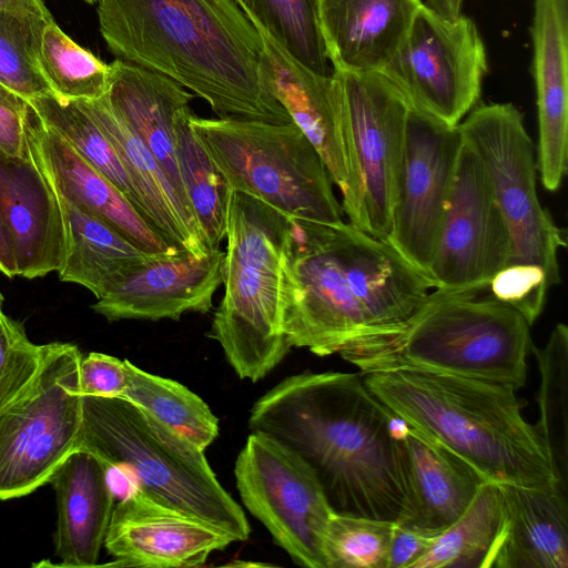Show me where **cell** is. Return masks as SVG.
<instances>
[{
	"label": "cell",
	"instance_id": "44",
	"mask_svg": "<svg viewBox=\"0 0 568 568\" xmlns=\"http://www.w3.org/2000/svg\"><path fill=\"white\" fill-rule=\"evenodd\" d=\"M464 0H426L425 6L446 19H457L462 13Z\"/></svg>",
	"mask_w": 568,
	"mask_h": 568
},
{
	"label": "cell",
	"instance_id": "8",
	"mask_svg": "<svg viewBox=\"0 0 568 568\" xmlns=\"http://www.w3.org/2000/svg\"><path fill=\"white\" fill-rule=\"evenodd\" d=\"M190 123L232 192L260 200L288 219L343 221L326 165L294 122L192 113Z\"/></svg>",
	"mask_w": 568,
	"mask_h": 568
},
{
	"label": "cell",
	"instance_id": "36",
	"mask_svg": "<svg viewBox=\"0 0 568 568\" xmlns=\"http://www.w3.org/2000/svg\"><path fill=\"white\" fill-rule=\"evenodd\" d=\"M50 11L0 10V85L27 100L51 93L39 64Z\"/></svg>",
	"mask_w": 568,
	"mask_h": 568
},
{
	"label": "cell",
	"instance_id": "38",
	"mask_svg": "<svg viewBox=\"0 0 568 568\" xmlns=\"http://www.w3.org/2000/svg\"><path fill=\"white\" fill-rule=\"evenodd\" d=\"M47 344L32 343L22 323L0 316V412L19 399L42 367Z\"/></svg>",
	"mask_w": 568,
	"mask_h": 568
},
{
	"label": "cell",
	"instance_id": "47",
	"mask_svg": "<svg viewBox=\"0 0 568 568\" xmlns=\"http://www.w3.org/2000/svg\"><path fill=\"white\" fill-rule=\"evenodd\" d=\"M85 1H87V2L92 3V2H94V1H97V0H85Z\"/></svg>",
	"mask_w": 568,
	"mask_h": 568
},
{
	"label": "cell",
	"instance_id": "34",
	"mask_svg": "<svg viewBox=\"0 0 568 568\" xmlns=\"http://www.w3.org/2000/svg\"><path fill=\"white\" fill-rule=\"evenodd\" d=\"M28 101L49 129L109 179L135 206L131 182L116 151L81 101L62 99L52 92Z\"/></svg>",
	"mask_w": 568,
	"mask_h": 568
},
{
	"label": "cell",
	"instance_id": "20",
	"mask_svg": "<svg viewBox=\"0 0 568 568\" xmlns=\"http://www.w3.org/2000/svg\"><path fill=\"white\" fill-rule=\"evenodd\" d=\"M110 69L106 101L154 156L187 226L205 242L181 180L173 129L176 112L190 105L194 94L162 74L121 59L110 63Z\"/></svg>",
	"mask_w": 568,
	"mask_h": 568
},
{
	"label": "cell",
	"instance_id": "39",
	"mask_svg": "<svg viewBox=\"0 0 568 568\" xmlns=\"http://www.w3.org/2000/svg\"><path fill=\"white\" fill-rule=\"evenodd\" d=\"M549 286L540 266L510 264L493 277L487 290L493 297L516 310L532 325L542 312Z\"/></svg>",
	"mask_w": 568,
	"mask_h": 568
},
{
	"label": "cell",
	"instance_id": "10",
	"mask_svg": "<svg viewBox=\"0 0 568 568\" xmlns=\"http://www.w3.org/2000/svg\"><path fill=\"white\" fill-rule=\"evenodd\" d=\"M81 357L71 343L47 344L32 386L0 412V500L23 497L49 483L77 449L82 422Z\"/></svg>",
	"mask_w": 568,
	"mask_h": 568
},
{
	"label": "cell",
	"instance_id": "13",
	"mask_svg": "<svg viewBox=\"0 0 568 568\" xmlns=\"http://www.w3.org/2000/svg\"><path fill=\"white\" fill-rule=\"evenodd\" d=\"M234 475L245 508L293 562L326 568L323 541L335 511L312 468L280 442L252 432Z\"/></svg>",
	"mask_w": 568,
	"mask_h": 568
},
{
	"label": "cell",
	"instance_id": "41",
	"mask_svg": "<svg viewBox=\"0 0 568 568\" xmlns=\"http://www.w3.org/2000/svg\"><path fill=\"white\" fill-rule=\"evenodd\" d=\"M31 104L14 91L0 85V153L14 159L30 155L27 124Z\"/></svg>",
	"mask_w": 568,
	"mask_h": 568
},
{
	"label": "cell",
	"instance_id": "28",
	"mask_svg": "<svg viewBox=\"0 0 568 568\" xmlns=\"http://www.w3.org/2000/svg\"><path fill=\"white\" fill-rule=\"evenodd\" d=\"M54 192L63 227V256L57 271L60 281L81 285L98 300L158 256L144 253L109 224Z\"/></svg>",
	"mask_w": 568,
	"mask_h": 568
},
{
	"label": "cell",
	"instance_id": "30",
	"mask_svg": "<svg viewBox=\"0 0 568 568\" xmlns=\"http://www.w3.org/2000/svg\"><path fill=\"white\" fill-rule=\"evenodd\" d=\"M504 511L501 486L485 481L466 510L436 538L413 568H481Z\"/></svg>",
	"mask_w": 568,
	"mask_h": 568
},
{
	"label": "cell",
	"instance_id": "4",
	"mask_svg": "<svg viewBox=\"0 0 568 568\" xmlns=\"http://www.w3.org/2000/svg\"><path fill=\"white\" fill-rule=\"evenodd\" d=\"M363 377L379 402L485 481L524 488L560 485L539 432L521 414L515 387L414 371Z\"/></svg>",
	"mask_w": 568,
	"mask_h": 568
},
{
	"label": "cell",
	"instance_id": "42",
	"mask_svg": "<svg viewBox=\"0 0 568 568\" xmlns=\"http://www.w3.org/2000/svg\"><path fill=\"white\" fill-rule=\"evenodd\" d=\"M438 535L394 521L387 568H413L432 548Z\"/></svg>",
	"mask_w": 568,
	"mask_h": 568
},
{
	"label": "cell",
	"instance_id": "1",
	"mask_svg": "<svg viewBox=\"0 0 568 568\" xmlns=\"http://www.w3.org/2000/svg\"><path fill=\"white\" fill-rule=\"evenodd\" d=\"M282 250L283 331L317 356L399 331L435 283L387 241L344 220L288 219Z\"/></svg>",
	"mask_w": 568,
	"mask_h": 568
},
{
	"label": "cell",
	"instance_id": "31",
	"mask_svg": "<svg viewBox=\"0 0 568 568\" xmlns=\"http://www.w3.org/2000/svg\"><path fill=\"white\" fill-rule=\"evenodd\" d=\"M128 386L121 397L205 450L219 435V419L205 402L176 381L148 373L126 359Z\"/></svg>",
	"mask_w": 568,
	"mask_h": 568
},
{
	"label": "cell",
	"instance_id": "46",
	"mask_svg": "<svg viewBox=\"0 0 568 568\" xmlns=\"http://www.w3.org/2000/svg\"><path fill=\"white\" fill-rule=\"evenodd\" d=\"M2 304H3V295L0 292V316L3 314V312H2Z\"/></svg>",
	"mask_w": 568,
	"mask_h": 568
},
{
	"label": "cell",
	"instance_id": "32",
	"mask_svg": "<svg viewBox=\"0 0 568 568\" xmlns=\"http://www.w3.org/2000/svg\"><path fill=\"white\" fill-rule=\"evenodd\" d=\"M540 374L539 419L535 424L549 453L556 476L567 489L568 477V327L558 323L544 347L532 342Z\"/></svg>",
	"mask_w": 568,
	"mask_h": 568
},
{
	"label": "cell",
	"instance_id": "17",
	"mask_svg": "<svg viewBox=\"0 0 568 568\" xmlns=\"http://www.w3.org/2000/svg\"><path fill=\"white\" fill-rule=\"evenodd\" d=\"M220 246L196 256L178 250L154 256L98 298L91 308L109 322L179 321L185 313L206 314L223 278Z\"/></svg>",
	"mask_w": 568,
	"mask_h": 568
},
{
	"label": "cell",
	"instance_id": "16",
	"mask_svg": "<svg viewBox=\"0 0 568 568\" xmlns=\"http://www.w3.org/2000/svg\"><path fill=\"white\" fill-rule=\"evenodd\" d=\"M222 529L132 488L113 508L104 547L119 567H199L234 542Z\"/></svg>",
	"mask_w": 568,
	"mask_h": 568
},
{
	"label": "cell",
	"instance_id": "33",
	"mask_svg": "<svg viewBox=\"0 0 568 568\" xmlns=\"http://www.w3.org/2000/svg\"><path fill=\"white\" fill-rule=\"evenodd\" d=\"M235 1L294 60L314 73L332 75L320 29L317 0Z\"/></svg>",
	"mask_w": 568,
	"mask_h": 568
},
{
	"label": "cell",
	"instance_id": "19",
	"mask_svg": "<svg viewBox=\"0 0 568 568\" xmlns=\"http://www.w3.org/2000/svg\"><path fill=\"white\" fill-rule=\"evenodd\" d=\"M0 216L19 276L32 280L59 270L63 256L60 207L31 151L27 159L0 153Z\"/></svg>",
	"mask_w": 568,
	"mask_h": 568
},
{
	"label": "cell",
	"instance_id": "21",
	"mask_svg": "<svg viewBox=\"0 0 568 568\" xmlns=\"http://www.w3.org/2000/svg\"><path fill=\"white\" fill-rule=\"evenodd\" d=\"M538 113L537 170L557 191L568 168V0H535L530 28Z\"/></svg>",
	"mask_w": 568,
	"mask_h": 568
},
{
	"label": "cell",
	"instance_id": "7",
	"mask_svg": "<svg viewBox=\"0 0 568 568\" xmlns=\"http://www.w3.org/2000/svg\"><path fill=\"white\" fill-rule=\"evenodd\" d=\"M288 217L232 192L223 260V297L209 337L242 379L257 382L290 353L283 331L282 250Z\"/></svg>",
	"mask_w": 568,
	"mask_h": 568
},
{
	"label": "cell",
	"instance_id": "23",
	"mask_svg": "<svg viewBox=\"0 0 568 568\" xmlns=\"http://www.w3.org/2000/svg\"><path fill=\"white\" fill-rule=\"evenodd\" d=\"M109 474L97 456L77 448L50 477L57 499L54 549L60 566H97L114 508Z\"/></svg>",
	"mask_w": 568,
	"mask_h": 568
},
{
	"label": "cell",
	"instance_id": "5",
	"mask_svg": "<svg viewBox=\"0 0 568 568\" xmlns=\"http://www.w3.org/2000/svg\"><path fill=\"white\" fill-rule=\"evenodd\" d=\"M433 290L397 332L343 347L361 373L414 371L523 387L530 347L524 316L491 295Z\"/></svg>",
	"mask_w": 568,
	"mask_h": 568
},
{
	"label": "cell",
	"instance_id": "26",
	"mask_svg": "<svg viewBox=\"0 0 568 568\" xmlns=\"http://www.w3.org/2000/svg\"><path fill=\"white\" fill-rule=\"evenodd\" d=\"M402 447L405 500L395 521L440 534L466 510L485 480L458 456L412 427Z\"/></svg>",
	"mask_w": 568,
	"mask_h": 568
},
{
	"label": "cell",
	"instance_id": "9",
	"mask_svg": "<svg viewBox=\"0 0 568 568\" xmlns=\"http://www.w3.org/2000/svg\"><path fill=\"white\" fill-rule=\"evenodd\" d=\"M333 78L349 173L343 214L352 225L386 241L409 103L381 72L333 70Z\"/></svg>",
	"mask_w": 568,
	"mask_h": 568
},
{
	"label": "cell",
	"instance_id": "6",
	"mask_svg": "<svg viewBox=\"0 0 568 568\" xmlns=\"http://www.w3.org/2000/svg\"><path fill=\"white\" fill-rule=\"evenodd\" d=\"M77 448L90 452L151 499L227 532L251 528L220 484L204 449L123 397L82 396Z\"/></svg>",
	"mask_w": 568,
	"mask_h": 568
},
{
	"label": "cell",
	"instance_id": "22",
	"mask_svg": "<svg viewBox=\"0 0 568 568\" xmlns=\"http://www.w3.org/2000/svg\"><path fill=\"white\" fill-rule=\"evenodd\" d=\"M422 0H317L326 55L336 71L382 72Z\"/></svg>",
	"mask_w": 568,
	"mask_h": 568
},
{
	"label": "cell",
	"instance_id": "37",
	"mask_svg": "<svg viewBox=\"0 0 568 568\" xmlns=\"http://www.w3.org/2000/svg\"><path fill=\"white\" fill-rule=\"evenodd\" d=\"M394 521L334 513L323 541L326 568H387Z\"/></svg>",
	"mask_w": 568,
	"mask_h": 568
},
{
	"label": "cell",
	"instance_id": "15",
	"mask_svg": "<svg viewBox=\"0 0 568 568\" xmlns=\"http://www.w3.org/2000/svg\"><path fill=\"white\" fill-rule=\"evenodd\" d=\"M464 138L409 105L390 229L386 241L428 274Z\"/></svg>",
	"mask_w": 568,
	"mask_h": 568
},
{
	"label": "cell",
	"instance_id": "25",
	"mask_svg": "<svg viewBox=\"0 0 568 568\" xmlns=\"http://www.w3.org/2000/svg\"><path fill=\"white\" fill-rule=\"evenodd\" d=\"M254 26L263 40L276 99L316 149L333 183L344 194L348 185V160L333 73L325 77L308 70Z\"/></svg>",
	"mask_w": 568,
	"mask_h": 568
},
{
	"label": "cell",
	"instance_id": "43",
	"mask_svg": "<svg viewBox=\"0 0 568 568\" xmlns=\"http://www.w3.org/2000/svg\"><path fill=\"white\" fill-rule=\"evenodd\" d=\"M0 272L12 278L18 275L17 264L7 229L0 216Z\"/></svg>",
	"mask_w": 568,
	"mask_h": 568
},
{
	"label": "cell",
	"instance_id": "24",
	"mask_svg": "<svg viewBox=\"0 0 568 568\" xmlns=\"http://www.w3.org/2000/svg\"><path fill=\"white\" fill-rule=\"evenodd\" d=\"M500 486L503 519L481 568H568L567 489Z\"/></svg>",
	"mask_w": 568,
	"mask_h": 568
},
{
	"label": "cell",
	"instance_id": "18",
	"mask_svg": "<svg viewBox=\"0 0 568 568\" xmlns=\"http://www.w3.org/2000/svg\"><path fill=\"white\" fill-rule=\"evenodd\" d=\"M27 136L30 151L58 193L109 224L146 254L178 251L159 235L109 179L49 129L32 106Z\"/></svg>",
	"mask_w": 568,
	"mask_h": 568
},
{
	"label": "cell",
	"instance_id": "29",
	"mask_svg": "<svg viewBox=\"0 0 568 568\" xmlns=\"http://www.w3.org/2000/svg\"><path fill=\"white\" fill-rule=\"evenodd\" d=\"M190 105L180 109L173 122L181 180L200 231L209 248L226 237L232 191L209 156L190 123Z\"/></svg>",
	"mask_w": 568,
	"mask_h": 568
},
{
	"label": "cell",
	"instance_id": "12",
	"mask_svg": "<svg viewBox=\"0 0 568 568\" xmlns=\"http://www.w3.org/2000/svg\"><path fill=\"white\" fill-rule=\"evenodd\" d=\"M487 72L486 49L475 22L464 14L443 18L423 3L381 73L410 106L455 126L477 105Z\"/></svg>",
	"mask_w": 568,
	"mask_h": 568
},
{
	"label": "cell",
	"instance_id": "14",
	"mask_svg": "<svg viewBox=\"0 0 568 568\" xmlns=\"http://www.w3.org/2000/svg\"><path fill=\"white\" fill-rule=\"evenodd\" d=\"M510 257L509 231L487 172L464 139L428 275L435 290L483 293Z\"/></svg>",
	"mask_w": 568,
	"mask_h": 568
},
{
	"label": "cell",
	"instance_id": "11",
	"mask_svg": "<svg viewBox=\"0 0 568 568\" xmlns=\"http://www.w3.org/2000/svg\"><path fill=\"white\" fill-rule=\"evenodd\" d=\"M458 126L483 161L507 224L511 242L508 265L540 266L550 285L558 284V253L567 243L564 231L539 202L534 143L521 112L511 103L480 104Z\"/></svg>",
	"mask_w": 568,
	"mask_h": 568
},
{
	"label": "cell",
	"instance_id": "3",
	"mask_svg": "<svg viewBox=\"0 0 568 568\" xmlns=\"http://www.w3.org/2000/svg\"><path fill=\"white\" fill-rule=\"evenodd\" d=\"M112 54L205 100L219 118L293 122L256 27L235 0H97Z\"/></svg>",
	"mask_w": 568,
	"mask_h": 568
},
{
	"label": "cell",
	"instance_id": "35",
	"mask_svg": "<svg viewBox=\"0 0 568 568\" xmlns=\"http://www.w3.org/2000/svg\"><path fill=\"white\" fill-rule=\"evenodd\" d=\"M39 64L50 90L67 100H97L109 89L110 64L49 21L41 34Z\"/></svg>",
	"mask_w": 568,
	"mask_h": 568
},
{
	"label": "cell",
	"instance_id": "45",
	"mask_svg": "<svg viewBox=\"0 0 568 568\" xmlns=\"http://www.w3.org/2000/svg\"><path fill=\"white\" fill-rule=\"evenodd\" d=\"M0 10L48 11L45 0H0Z\"/></svg>",
	"mask_w": 568,
	"mask_h": 568
},
{
	"label": "cell",
	"instance_id": "2",
	"mask_svg": "<svg viewBox=\"0 0 568 568\" xmlns=\"http://www.w3.org/2000/svg\"><path fill=\"white\" fill-rule=\"evenodd\" d=\"M390 409L355 373L304 372L284 378L253 405L252 432L298 455L335 513L395 521L405 500L402 442Z\"/></svg>",
	"mask_w": 568,
	"mask_h": 568
},
{
	"label": "cell",
	"instance_id": "27",
	"mask_svg": "<svg viewBox=\"0 0 568 568\" xmlns=\"http://www.w3.org/2000/svg\"><path fill=\"white\" fill-rule=\"evenodd\" d=\"M116 151L131 182L135 207L172 247L204 256L211 250L186 224L176 196L154 156L114 112L105 95L79 100Z\"/></svg>",
	"mask_w": 568,
	"mask_h": 568
},
{
	"label": "cell",
	"instance_id": "40",
	"mask_svg": "<svg viewBox=\"0 0 568 568\" xmlns=\"http://www.w3.org/2000/svg\"><path fill=\"white\" fill-rule=\"evenodd\" d=\"M126 359L91 352L79 363L81 396L121 397L128 386Z\"/></svg>",
	"mask_w": 568,
	"mask_h": 568
}]
</instances>
